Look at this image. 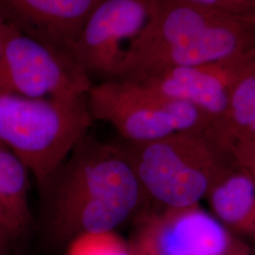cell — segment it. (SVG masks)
Wrapping results in <instances>:
<instances>
[{"label": "cell", "instance_id": "obj_6", "mask_svg": "<svg viewBox=\"0 0 255 255\" xmlns=\"http://www.w3.org/2000/svg\"><path fill=\"white\" fill-rule=\"evenodd\" d=\"M91 79L62 54L7 24L0 31V88L32 99L86 98Z\"/></svg>", "mask_w": 255, "mask_h": 255}, {"label": "cell", "instance_id": "obj_13", "mask_svg": "<svg viewBox=\"0 0 255 255\" xmlns=\"http://www.w3.org/2000/svg\"><path fill=\"white\" fill-rule=\"evenodd\" d=\"M29 169L0 142V226L15 243L32 222L28 202Z\"/></svg>", "mask_w": 255, "mask_h": 255}, {"label": "cell", "instance_id": "obj_9", "mask_svg": "<svg viewBox=\"0 0 255 255\" xmlns=\"http://www.w3.org/2000/svg\"><path fill=\"white\" fill-rule=\"evenodd\" d=\"M99 1L0 0V14L22 33L72 58L74 44Z\"/></svg>", "mask_w": 255, "mask_h": 255}, {"label": "cell", "instance_id": "obj_12", "mask_svg": "<svg viewBox=\"0 0 255 255\" xmlns=\"http://www.w3.org/2000/svg\"><path fill=\"white\" fill-rule=\"evenodd\" d=\"M207 130L230 151L238 140L255 139V48L241 62L224 115Z\"/></svg>", "mask_w": 255, "mask_h": 255}, {"label": "cell", "instance_id": "obj_14", "mask_svg": "<svg viewBox=\"0 0 255 255\" xmlns=\"http://www.w3.org/2000/svg\"><path fill=\"white\" fill-rule=\"evenodd\" d=\"M65 255H131L128 242L116 231L84 233L73 238Z\"/></svg>", "mask_w": 255, "mask_h": 255}, {"label": "cell", "instance_id": "obj_20", "mask_svg": "<svg viewBox=\"0 0 255 255\" xmlns=\"http://www.w3.org/2000/svg\"><path fill=\"white\" fill-rule=\"evenodd\" d=\"M253 252H254V255H255V248H253Z\"/></svg>", "mask_w": 255, "mask_h": 255}, {"label": "cell", "instance_id": "obj_4", "mask_svg": "<svg viewBox=\"0 0 255 255\" xmlns=\"http://www.w3.org/2000/svg\"><path fill=\"white\" fill-rule=\"evenodd\" d=\"M86 98L32 99L0 88V142L45 187L93 122Z\"/></svg>", "mask_w": 255, "mask_h": 255}, {"label": "cell", "instance_id": "obj_1", "mask_svg": "<svg viewBox=\"0 0 255 255\" xmlns=\"http://www.w3.org/2000/svg\"><path fill=\"white\" fill-rule=\"evenodd\" d=\"M44 188H50L47 229L57 244L84 233L116 231L149 205L122 146L87 134Z\"/></svg>", "mask_w": 255, "mask_h": 255}, {"label": "cell", "instance_id": "obj_18", "mask_svg": "<svg viewBox=\"0 0 255 255\" xmlns=\"http://www.w3.org/2000/svg\"><path fill=\"white\" fill-rule=\"evenodd\" d=\"M14 242L0 226V255H13Z\"/></svg>", "mask_w": 255, "mask_h": 255}, {"label": "cell", "instance_id": "obj_8", "mask_svg": "<svg viewBox=\"0 0 255 255\" xmlns=\"http://www.w3.org/2000/svg\"><path fill=\"white\" fill-rule=\"evenodd\" d=\"M233 236L201 204L158 209L147 206L133 220L131 255H225Z\"/></svg>", "mask_w": 255, "mask_h": 255}, {"label": "cell", "instance_id": "obj_17", "mask_svg": "<svg viewBox=\"0 0 255 255\" xmlns=\"http://www.w3.org/2000/svg\"><path fill=\"white\" fill-rule=\"evenodd\" d=\"M225 255H254L253 247L246 241L236 237L233 245Z\"/></svg>", "mask_w": 255, "mask_h": 255}, {"label": "cell", "instance_id": "obj_15", "mask_svg": "<svg viewBox=\"0 0 255 255\" xmlns=\"http://www.w3.org/2000/svg\"><path fill=\"white\" fill-rule=\"evenodd\" d=\"M239 16H255V0H175Z\"/></svg>", "mask_w": 255, "mask_h": 255}, {"label": "cell", "instance_id": "obj_7", "mask_svg": "<svg viewBox=\"0 0 255 255\" xmlns=\"http://www.w3.org/2000/svg\"><path fill=\"white\" fill-rule=\"evenodd\" d=\"M156 1H99L72 48L74 61L90 79L118 80L130 47L150 20Z\"/></svg>", "mask_w": 255, "mask_h": 255}, {"label": "cell", "instance_id": "obj_16", "mask_svg": "<svg viewBox=\"0 0 255 255\" xmlns=\"http://www.w3.org/2000/svg\"><path fill=\"white\" fill-rule=\"evenodd\" d=\"M232 154L237 164L245 168L255 182V139H241L232 146Z\"/></svg>", "mask_w": 255, "mask_h": 255}, {"label": "cell", "instance_id": "obj_10", "mask_svg": "<svg viewBox=\"0 0 255 255\" xmlns=\"http://www.w3.org/2000/svg\"><path fill=\"white\" fill-rule=\"evenodd\" d=\"M243 58L177 67L157 74L140 84L190 104L214 122L227 109L231 89Z\"/></svg>", "mask_w": 255, "mask_h": 255}, {"label": "cell", "instance_id": "obj_11", "mask_svg": "<svg viewBox=\"0 0 255 255\" xmlns=\"http://www.w3.org/2000/svg\"><path fill=\"white\" fill-rule=\"evenodd\" d=\"M210 213L228 230L255 248V182L236 161L211 188Z\"/></svg>", "mask_w": 255, "mask_h": 255}, {"label": "cell", "instance_id": "obj_2", "mask_svg": "<svg viewBox=\"0 0 255 255\" xmlns=\"http://www.w3.org/2000/svg\"><path fill=\"white\" fill-rule=\"evenodd\" d=\"M255 48V16L157 0L117 81L142 83L169 69L236 59Z\"/></svg>", "mask_w": 255, "mask_h": 255}, {"label": "cell", "instance_id": "obj_5", "mask_svg": "<svg viewBox=\"0 0 255 255\" xmlns=\"http://www.w3.org/2000/svg\"><path fill=\"white\" fill-rule=\"evenodd\" d=\"M93 119L103 120L129 143H146L211 123L200 110L140 83L110 81L93 84L86 96Z\"/></svg>", "mask_w": 255, "mask_h": 255}, {"label": "cell", "instance_id": "obj_19", "mask_svg": "<svg viewBox=\"0 0 255 255\" xmlns=\"http://www.w3.org/2000/svg\"><path fill=\"white\" fill-rule=\"evenodd\" d=\"M7 24V22L5 21V19L3 18L2 16H1V14H0V30L4 27V26Z\"/></svg>", "mask_w": 255, "mask_h": 255}, {"label": "cell", "instance_id": "obj_3", "mask_svg": "<svg viewBox=\"0 0 255 255\" xmlns=\"http://www.w3.org/2000/svg\"><path fill=\"white\" fill-rule=\"evenodd\" d=\"M122 146L148 203L158 209L201 204L235 161L207 128Z\"/></svg>", "mask_w": 255, "mask_h": 255}]
</instances>
